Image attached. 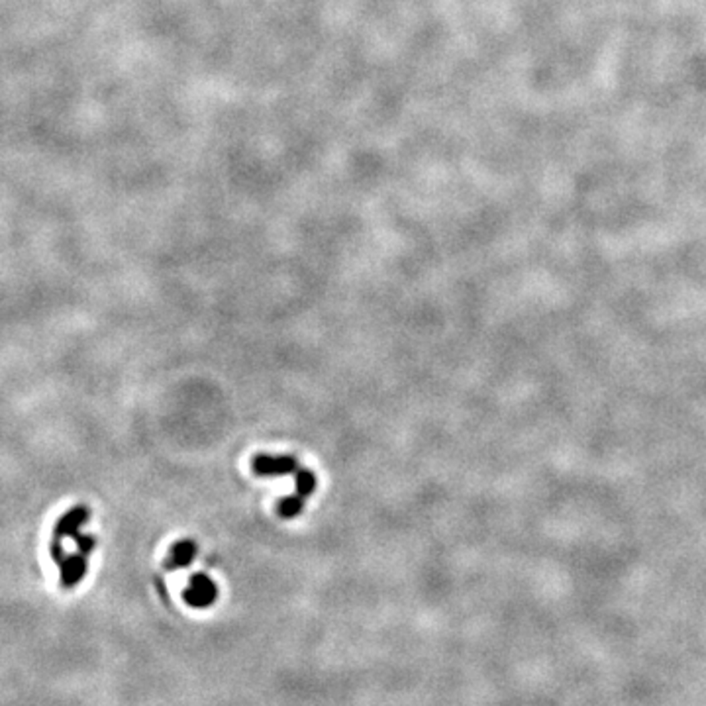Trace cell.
<instances>
[{
    "instance_id": "cell-6",
    "label": "cell",
    "mask_w": 706,
    "mask_h": 706,
    "mask_svg": "<svg viewBox=\"0 0 706 706\" xmlns=\"http://www.w3.org/2000/svg\"><path fill=\"white\" fill-rule=\"evenodd\" d=\"M295 483H297V494L300 498H306L316 491V475L312 471L308 469H300L297 471V477H295Z\"/></svg>"
},
{
    "instance_id": "cell-7",
    "label": "cell",
    "mask_w": 706,
    "mask_h": 706,
    "mask_svg": "<svg viewBox=\"0 0 706 706\" xmlns=\"http://www.w3.org/2000/svg\"><path fill=\"white\" fill-rule=\"evenodd\" d=\"M302 508H305V498H300L298 494H295V496H287V498H282V501H279V506H277V512H279V516L281 518H295V516H298L300 512H302Z\"/></svg>"
},
{
    "instance_id": "cell-3",
    "label": "cell",
    "mask_w": 706,
    "mask_h": 706,
    "mask_svg": "<svg viewBox=\"0 0 706 706\" xmlns=\"http://www.w3.org/2000/svg\"><path fill=\"white\" fill-rule=\"evenodd\" d=\"M88 520V510L85 506H75L71 508L67 514H63L59 518V522L55 526V540H63V538H75L81 530V526L86 524Z\"/></svg>"
},
{
    "instance_id": "cell-4",
    "label": "cell",
    "mask_w": 706,
    "mask_h": 706,
    "mask_svg": "<svg viewBox=\"0 0 706 706\" xmlns=\"http://www.w3.org/2000/svg\"><path fill=\"white\" fill-rule=\"evenodd\" d=\"M86 556L83 553H77V556H69L63 559L59 563V569H61V585L63 587H75L81 583V579L85 577L86 573Z\"/></svg>"
},
{
    "instance_id": "cell-1",
    "label": "cell",
    "mask_w": 706,
    "mask_h": 706,
    "mask_svg": "<svg viewBox=\"0 0 706 706\" xmlns=\"http://www.w3.org/2000/svg\"><path fill=\"white\" fill-rule=\"evenodd\" d=\"M253 473L257 477H282V475H292L298 471V461L290 455H257L253 463Z\"/></svg>"
},
{
    "instance_id": "cell-2",
    "label": "cell",
    "mask_w": 706,
    "mask_h": 706,
    "mask_svg": "<svg viewBox=\"0 0 706 706\" xmlns=\"http://www.w3.org/2000/svg\"><path fill=\"white\" fill-rule=\"evenodd\" d=\"M216 596H218V588L212 583L210 577H206L203 573L195 575L190 579V583H188L187 590H185V600L190 606H195V608L210 606L216 600Z\"/></svg>"
},
{
    "instance_id": "cell-8",
    "label": "cell",
    "mask_w": 706,
    "mask_h": 706,
    "mask_svg": "<svg viewBox=\"0 0 706 706\" xmlns=\"http://www.w3.org/2000/svg\"><path fill=\"white\" fill-rule=\"evenodd\" d=\"M73 540L77 543L78 553H83V556H88L94 549V546H96V540H94L93 536H81V533H77Z\"/></svg>"
},
{
    "instance_id": "cell-5",
    "label": "cell",
    "mask_w": 706,
    "mask_h": 706,
    "mask_svg": "<svg viewBox=\"0 0 706 706\" xmlns=\"http://www.w3.org/2000/svg\"><path fill=\"white\" fill-rule=\"evenodd\" d=\"M196 557V543L195 541L183 540L179 543H175L167 559V567L169 569H183L193 563V559Z\"/></svg>"
}]
</instances>
